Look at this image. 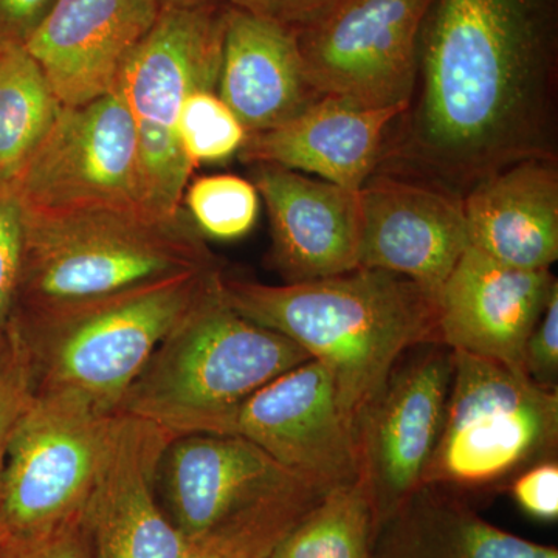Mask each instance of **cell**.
Segmentation results:
<instances>
[{
	"label": "cell",
	"instance_id": "cell-9",
	"mask_svg": "<svg viewBox=\"0 0 558 558\" xmlns=\"http://www.w3.org/2000/svg\"><path fill=\"white\" fill-rule=\"evenodd\" d=\"M7 186L27 213L146 209L137 132L126 102L113 90L61 108Z\"/></svg>",
	"mask_w": 558,
	"mask_h": 558
},
{
	"label": "cell",
	"instance_id": "cell-20",
	"mask_svg": "<svg viewBox=\"0 0 558 558\" xmlns=\"http://www.w3.org/2000/svg\"><path fill=\"white\" fill-rule=\"evenodd\" d=\"M470 247L521 270L558 259V157H535L478 180L462 196Z\"/></svg>",
	"mask_w": 558,
	"mask_h": 558
},
{
	"label": "cell",
	"instance_id": "cell-12",
	"mask_svg": "<svg viewBox=\"0 0 558 558\" xmlns=\"http://www.w3.org/2000/svg\"><path fill=\"white\" fill-rule=\"evenodd\" d=\"M229 435L248 439L325 494L360 478L357 433L336 374L317 359L250 396L231 418Z\"/></svg>",
	"mask_w": 558,
	"mask_h": 558
},
{
	"label": "cell",
	"instance_id": "cell-16",
	"mask_svg": "<svg viewBox=\"0 0 558 558\" xmlns=\"http://www.w3.org/2000/svg\"><path fill=\"white\" fill-rule=\"evenodd\" d=\"M160 10L156 0H57L24 49L62 108L83 106L116 90Z\"/></svg>",
	"mask_w": 558,
	"mask_h": 558
},
{
	"label": "cell",
	"instance_id": "cell-29",
	"mask_svg": "<svg viewBox=\"0 0 558 558\" xmlns=\"http://www.w3.org/2000/svg\"><path fill=\"white\" fill-rule=\"evenodd\" d=\"M24 252V213L9 186L0 189V336L16 303Z\"/></svg>",
	"mask_w": 558,
	"mask_h": 558
},
{
	"label": "cell",
	"instance_id": "cell-2",
	"mask_svg": "<svg viewBox=\"0 0 558 558\" xmlns=\"http://www.w3.org/2000/svg\"><path fill=\"white\" fill-rule=\"evenodd\" d=\"M223 299L242 317L295 341L332 368L341 402L359 418L410 348L439 343V301L417 282L359 269L295 284L222 279Z\"/></svg>",
	"mask_w": 558,
	"mask_h": 558
},
{
	"label": "cell",
	"instance_id": "cell-7",
	"mask_svg": "<svg viewBox=\"0 0 558 558\" xmlns=\"http://www.w3.org/2000/svg\"><path fill=\"white\" fill-rule=\"evenodd\" d=\"M227 13L223 2L161 9L117 80L116 92L134 120L145 205L154 215L183 211L194 167L180 145V110L194 92L216 90Z\"/></svg>",
	"mask_w": 558,
	"mask_h": 558
},
{
	"label": "cell",
	"instance_id": "cell-14",
	"mask_svg": "<svg viewBox=\"0 0 558 558\" xmlns=\"http://www.w3.org/2000/svg\"><path fill=\"white\" fill-rule=\"evenodd\" d=\"M360 267L402 275L439 299L469 247L462 196L403 175L374 172L360 189Z\"/></svg>",
	"mask_w": 558,
	"mask_h": 558
},
{
	"label": "cell",
	"instance_id": "cell-28",
	"mask_svg": "<svg viewBox=\"0 0 558 558\" xmlns=\"http://www.w3.org/2000/svg\"><path fill=\"white\" fill-rule=\"evenodd\" d=\"M32 396L33 380L27 352L10 322L9 328L0 336V495L11 433Z\"/></svg>",
	"mask_w": 558,
	"mask_h": 558
},
{
	"label": "cell",
	"instance_id": "cell-11",
	"mask_svg": "<svg viewBox=\"0 0 558 558\" xmlns=\"http://www.w3.org/2000/svg\"><path fill=\"white\" fill-rule=\"evenodd\" d=\"M453 369L442 343L410 348L357 424L360 478L368 488L377 527L424 484L438 444Z\"/></svg>",
	"mask_w": 558,
	"mask_h": 558
},
{
	"label": "cell",
	"instance_id": "cell-26",
	"mask_svg": "<svg viewBox=\"0 0 558 558\" xmlns=\"http://www.w3.org/2000/svg\"><path fill=\"white\" fill-rule=\"evenodd\" d=\"M186 213L202 236L240 240L255 227L259 193L253 182L238 175H207L194 180L183 194Z\"/></svg>",
	"mask_w": 558,
	"mask_h": 558
},
{
	"label": "cell",
	"instance_id": "cell-30",
	"mask_svg": "<svg viewBox=\"0 0 558 558\" xmlns=\"http://www.w3.org/2000/svg\"><path fill=\"white\" fill-rule=\"evenodd\" d=\"M0 558H90L80 515L32 535H0Z\"/></svg>",
	"mask_w": 558,
	"mask_h": 558
},
{
	"label": "cell",
	"instance_id": "cell-34",
	"mask_svg": "<svg viewBox=\"0 0 558 558\" xmlns=\"http://www.w3.org/2000/svg\"><path fill=\"white\" fill-rule=\"evenodd\" d=\"M57 0H0V49L24 47Z\"/></svg>",
	"mask_w": 558,
	"mask_h": 558
},
{
	"label": "cell",
	"instance_id": "cell-22",
	"mask_svg": "<svg viewBox=\"0 0 558 558\" xmlns=\"http://www.w3.org/2000/svg\"><path fill=\"white\" fill-rule=\"evenodd\" d=\"M373 558H558L483 519L457 492L424 484L374 535Z\"/></svg>",
	"mask_w": 558,
	"mask_h": 558
},
{
	"label": "cell",
	"instance_id": "cell-31",
	"mask_svg": "<svg viewBox=\"0 0 558 558\" xmlns=\"http://www.w3.org/2000/svg\"><path fill=\"white\" fill-rule=\"evenodd\" d=\"M523 368L538 387L558 391V288L524 344Z\"/></svg>",
	"mask_w": 558,
	"mask_h": 558
},
{
	"label": "cell",
	"instance_id": "cell-36",
	"mask_svg": "<svg viewBox=\"0 0 558 558\" xmlns=\"http://www.w3.org/2000/svg\"><path fill=\"white\" fill-rule=\"evenodd\" d=\"M0 189H3V185H2V183H0Z\"/></svg>",
	"mask_w": 558,
	"mask_h": 558
},
{
	"label": "cell",
	"instance_id": "cell-1",
	"mask_svg": "<svg viewBox=\"0 0 558 558\" xmlns=\"http://www.w3.org/2000/svg\"><path fill=\"white\" fill-rule=\"evenodd\" d=\"M535 157H558V0H429L376 172L464 196Z\"/></svg>",
	"mask_w": 558,
	"mask_h": 558
},
{
	"label": "cell",
	"instance_id": "cell-24",
	"mask_svg": "<svg viewBox=\"0 0 558 558\" xmlns=\"http://www.w3.org/2000/svg\"><path fill=\"white\" fill-rule=\"evenodd\" d=\"M376 519L362 478L330 488L270 558H373Z\"/></svg>",
	"mask_w": 558,
	"mask_h": 558
},
{
	"label": "cell",
	"instance_id": "cell-19",
	"mask_svg": "<svg viewBox=\"0 0 558 558\" xmlns=\"http://www.w3.org/2000/svg\"><path fill=\"white\" fill-rule=\"evenodd\" d=\"M403 110L365 108L323 95L282 126L250 134L240 157L360 190L379 167L388 130Z\"/></svg>",
	"mask_w": 558,
	"mask_h": 558
},
{
	"label": "cell",
	"instance_id": "cell-10",
	"mask_svg": "<svg viewBox=\"0 0 558 558\" xmlns=\"http://www.w3.org/2000/svg\"><path fill=\"white\" fill-rule=\"evenodd\" d=\"M428 5L429 0H340L299 32L315 89L365 108L407 109Z\"/></svg>",
	"mask_w": 558,
	"mask_h": 558
},
{
	"label": "cell",
	"instance_id": "cell-33",
	"mask_svg": "<svg viewBox=\"0 0 558 558\" xmlns=\"http://www.w3.org/2000/svg\"><path fill=\"white\" fill-rule=\"evenodd\" d=\"M222 2L229 9L300 32L325 16L340 0H222Z\"/></svg>",
	"mask_w": 558,
	"mask_h": 558
},
{
	"label": "cell",
	"instance_id": "cell-27",
	"mask_svg": "<svg viewBox=\"0 0 558 558\" xmlns=\"http://www.w3.org/2000/svg\"><path fill=\"white\" fill-rule=\"evenodd\" d=\"M179 138L191 165L219 163L240 154L248 132L216 90H197L183 102Z\"/></svg>",
	"mask_w": 558,
	"mask_h": 558
},
{
	"label": "cell",
	"instance_id": "cell-13",
	"mask_svg": "<svg viewBox=\"0 0 558 558\" xmlns=\"http://www.w3.org/2000/svg\"><path fill=\"white\" fill-rule=\"evenodd\" d=\"M174 439L148 418L113 413L81 510L90 558H179L189 548L156 499L161 459Z\"/></svg>",
	"mask_w": 558,
	"mask_h": 558
},
{
	"label": "cell",
	"instance_id": "cell-21",
	"mask_svg": "<svg viewBox=\"0 0 558 558\" xmlns=\"http://www.w3.org/2000/svg\"><path fill=\"white\" fill-rule=\"evenodd\" d=\"M216 94L248 135L282 126L323 97L304 68L299 32L233 9Z\"/></svg>",
	"mask_w": 558,
	"mask_h": 558
},
{
	"label": "cell",
	"instance_id": "cell-8",
	"mask_svg": "<svg viewBox=\"0 0 558 558\" xmlns=\"http://www.w3.org/2000/svg\"><path fill=\"white\" fill-rule=\"evenodd\" d=\"M113 414L62 395L33 392L7 449L0 535H32L80 515Z\"/></svg>",
	"mask_w": 558,
	"mask_h": 558
},
{
	"label": "cell",
	"instance_id": "cell-32",
	"mask_svg": "<svg viewBox=\"0 0 558 558\" xmlns=\"http://www.w3.org/2000/svg\"><path fill=\"white\" fill-rule=\"evenodd\" d=\"M521 510L532 519H558V464L557 459L532 465L512 480L508 486Z\"/></svg>",
	"mask_w": 558,
	"mask_h": 558
},
{
	"label": "cell",
	"instance_id": "cell-35",
	"mask_svg": "<svg viewBox=\"0 0 558 558\" xmlns=\"http://www.w3.org/2000/svg\"><path fill=\"white\" fill-rule=\"evenodd\" d=\"M160 9H194V7L215 5L222 0H156Z\"/></svg>",
	"mask_w": 558,
	"mask_h": 558
},
{
	"label": "cell",
	"instance_id": "cell-17",
	"mask_svg": "<svg viewBox=\"0 0 558 558\" xmlns=\"http://www.w3.org/2000/svg\"><path fill=\"white\" fill-rule=\"evenodd\" d=\"M558 288L550 270H521L468 247L439 292V343L524 371V344Z\"/></svg>",
	"mask_w": 558,
	"mask_h": 558
},
{
	"label": "cell",
	"instance_id": "cell-6",
	"mask_svg": "<svg viewBox=\"0 0 558 558\" xmlns=\"http://www.w3.org/2000/svg\"><path fill=\"white\" fill-rule=\"evenodd\" d=\"M451 354L449 398L424 484L457 494L490 492L557 459L558 391L497 360Z\"/></svg>",
	"mask_w": 558,
	"mask_h": 558
},
{
	"label": "cell",
	"instance_id": "cell-23",
	"mask_svg": "<svg viewBox=\"0 0 558 558\" xmlns=\"http://www.w3.org/2000/svg\"><path fill=\"white\" fill-rule=\"evenodd\" d=\"M62 106L24 47L0 49V183L9 185Z\"/></svg>",
	"mask_w": 558,
	"mask_h": 558
},
{
	"label": "cell",
	"instance_id": "cell-5",
	"mask_svg": "<svg viewBox=\"0 0 558 558\" xmlns=\"http://www.w3.org/2000/svg\"><path fill=\"white\" fill-rule=\"evenodd\" d=\"M222 279L161 341L116 413L148 418L175 438L229 435L250 396L312 359L295 341L230 307Z\"/></svg>",
	"mask_w": 558,
	"mask_h": 558
},
{
	"label": "cell",
	"instance_id": "cell-15",
	"mask_svg": "<svg viewBox=\"0 0 558 558\" xmlns=\"http://www.w3.org/2000/svg\"><path fill=\"white\" fill-rule=\"evenodd\" d=\"M252 178L269 213L271 263L286 284L359 269L360 190L270 163H253Z\"/></svg>",
	"mask_w": 558,
	"mask_h": 558
},
{
	"label": "cell",
	"instance_id": "cell-25",
	"mask_svg": "<svg viewBox=\"0 0 558 558\" xmlns=\"http://www.w3.org/2000/svg\"><path fill=\"white\" fill-rule=\"evenodd\" d=\"M325 492L300 484L253 502L196 539L179 558H270Z\"/></svg>",
	"mask_w": 558,
	"mask_h": 558
},
{
	"label": "cell",
	"instance_id": "cell-3",
	"mask_svg": "<svg viewBox=\"0 0 558 558\" xmlns=\"http://www.w3.org/2000/svg\"><path fill=\"white\" fill-rule=\"evenodd\" d=\"M222 275L219 267L194 271L105 299L13 314L33 392L116 413L161 341Z\"/></svg>",
	"mask_w": 558,
	"mask_h": 558
},
{
	"label": "cell",
	"instance_id": "cell-4",
	"mask_svg": "<svg viewBox=\"0 0 558 558\" xmlns=\"http://www.w3.org/2000/svg\"><path fill=\"white\" fill-rule=\"evenodd\" d=\"M24 213V252L13 314L68 306L161 279L218 269L183 209Z\"/></svg>",
	"mask_w": 558,
	"mask_h": 558
},
{
	"label": "cell",
	"instance_id": "cell-18",
	"mask_svg": "<svg viewBox=\"0 0 558 558\" xmlns=\"http://www.w3.org/2000/svg\"><path fill=\"white\" fill-rule=\"evenodd\" d=\"M159 480L172 524L190 542L259 499L307 484L248 439L211 433L172 440Z\"/></svg>",
	"mask_w": 558,
	"mask_h": 558
}]
</instances>
